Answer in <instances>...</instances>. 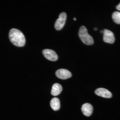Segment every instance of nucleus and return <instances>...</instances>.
<instances>
[{
    "label": "nucleus",
    "mask_w": 120,
    "mask_h": 120,
    "mask_svg": "<svg viewBox=\"0 0 120 120\" xmlns=\"http://www.w3.org/2000/svg\"><path fill=\"white\" fill-rule=\"evenodd\" d=\"M67 17L66 13L65 12L61 13L60 14L59 18L57 19L55 24V29L60 30L62 29L65 24Z\"/></svg>",
    "instance_id": "3"
},
{
    "label": "nucleus",
    "mask_w": 120,
    "mask_h": 120,
    "mask_svg": "<svg viewBox=\"0 0 120 120\" xmlns=\"http://www.w3.org/2000/svg\"><path fill=\"white\" fill-rule=\"evenodd\" d=\"M43 53L45 58L49 60L55 61L58 59L57 55L54 51L51 49H45L43 51Z\"/></svg>",
    "instance_id": "5"
},
{
    "label": "nucleus",
    "mask_w": 120,
    "mask_h": 120,
    "mask_svg": "<svg viewBox=\"0 0 120 120\" xmlns=\"http://www.w3.org/2000/svg\"><path fill=\"white\" fill-rule=\"evenodd\" d=\"M9 38L11 42L16 46L21 47L25 45L26 40L25 36L19 30L13 28L10 30Z\"/></svg>",
    "instance_id": "1"
},
{
    "label": "nucleus",
    "mask_w": 120,
    "mask_h": 120,
    "mask_svg": "<svg viewBox=\"0 0 120 120\" xmlns=\"http://www.w3.org/2000/svg\"><path fill=\"white\" fill-rule=\"evenodd\" d=\"M100 33H101V34H103V31H100Z\"/></svg>",
    "instance_id": "14"
},
{
    "label": "nucleus",
    "mask_w": 120,
    "mask_h": 120,
    "mask_svg": "<svg viewBox=\"0 0 120 120\" xmlns=\"http://www.w3.org/2000/svg\"><path fill=\"white\" fill-rule=\"evenodd\" d=\"M94 29L95 31H97V28H94Z\"/></svg>",
    "instance_id": "13"
},
{
    "label": "nucleus",
    "mask_w": 120,
    "mask_h": 120,
    "mask_svg": "<svg viewBox=\"0 0 120 120\" xmlns=\"http://www.w3.org/2000/svg\"><path fill=\"white\" fill-rule=\"evenodd\" d=\"M74 19V21H76V19L75 18H74V19Z\"/></svg>",
    "instance_id": "15"
},
{
    "label": "nucleus",
    "mask_w": 120,
    "mask_h": 120,
    "mask_svg": "<svg viewBox=\"0 0 120 120\" xmlns=\"http://www.w3.org/2000/svg\"><path fill=\"white\" fill-rule=\"evenodd\" d=\"M112 18L114 22L118 24H120V12L116 11L112 15Z\"/></svg>",
    "instance_id": "11"
},
{
    "label": "nucleus",
    "mask_w": 120,
    "mask_h": 120,
    "mask_svg": "<svg viewBox=\"0 0 120 120\" xmlns=\"http://www.w3.org/2000/svg\"><path fill=\"white\" fill-rule=\"evenodd\" d=\"M95 93L97 95L106 98H110L112 96V93L104 88H98L96 90Z\"/></svg>",
    "instance_id": "7"
},
{
    "label": "nucleus",
    "mask_w": 120,
    "mask_h": 120,
    "mask_svg": "<svg viewBox=\"0 0 120 120\" xmlns=\"http://www.w3.org/2000/svg\"><path fill=\"white\" fill-rule=\"evenodd\" d=\"M116 9L117 10H119L120 11V3L116 7Z\"/></svg>",
    "instance_id": "12"
},
{
    "label": "nucleus",
    "mask_w": 120,
    "mask_h": 120,
    "mask_svg": "<svg viewBox=\"0 0 120 120\" xmlns=\"http://www.w3.org/2000/svg\"><path fill=\"white\" fill-rule=\"evenodd\" d=\"M79 34V38L84 44L88 45H92L94 44V41L93 39L88 34L87 30L85 26H82L80 27Z\"/></svg>",
    "instance_id": "2"
},
{
    "label": "nucleus",
    "mask_w": 120,
    "mask_h": 120,
    "mask_svg": "<svg viewBox=\"0 0 120 120\" xmlns=\"http://www.w3.org/2000/svg\"><path fill=\"white\" fill-rule=\"evenodd\" d=\"M55 74L58 78L63 79H68L72 76L71 73L69 71L64 69H60L57 70Z\"/></svg>",
    "instance_id": "6"
},
{
    "label": "nucleus",
    "mask_w": 120,
    "mask_h": 120,
    "mask_svg": "<svg viewBox=\"0 0 120 120\" xmlns=\"http://www.w3.org/2000/svg\"><path fill=\"white\" fill-rule=\"evenodd\" d=\"M50 104L51 107L54 111H57L60 109V100L57 98H54L51 100Z\"/></svg>",
    "instance_id": "10"
},
{
    "label": "nucleus",
    "mask_w": 120,
    "mask_h": 120,
    "mask_svg": "<svg viewBox=\"0 0 120 120\" xmlns=\"http://www.w3.org/2000/svg\"><path fill=\"white\" fill-rule=\"evenodd\" d=\"M82 110L84 115L87 116H89L92 114L93 108L90 103H86L82 105Z\"/></svg>",
    "instance_id": "8"
},
{
    "label": "nucleus",
    "mask_w": 120,
    "mask_h": 120,
    "mask_svg": "<svg viewBox=\"0 0 120 120\" xmlns=\"http://www.w3.org/2000/svg\"><path fill=\"white\" fill-rule=\"evenodd\" d=\"M62 90V87L60 84L56 83L52 86L51 91V94L54 96H56L60 93Z\"/></svg>",
    "instance_id": "9"
},
{
    "label": "nucleus",
    "mask_w": 120,
    "mask_h": 120,
    "mask_svg": "<svg viewBox=\"0 0 120 120\" xmlns=\"http://www.w3.org/2000/svg\"><path fill=\"white\" fill-rule=\"evenodd\" d=\"M103 40L105 42L113 44L115 40L114 34L112 31L106 29L103 30Z\"/></svg>",
    "instance_id": "4"
}]
</instances>
